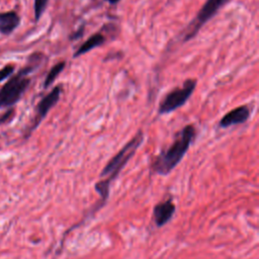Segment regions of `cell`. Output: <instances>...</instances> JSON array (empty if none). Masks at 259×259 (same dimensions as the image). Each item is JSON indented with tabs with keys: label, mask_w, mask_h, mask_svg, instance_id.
<instances>
[{
	"label": "cell",
	"mask_w": 259,
	"mask_h": 259,
	"mask_svg": "<svg viewBox=\"0 0 259 259\" xmlns=\"http://www.w3.org/2000/svg\"><path fill=\"white\" fill-rule=\"evenodd\" d=\"M144 133L143 131L137 132V134L125 143V145L107 162V164L103 167L99 178L100 180L95 183L94 188L96 192L100 196V203L96 206L95 211L102 207L106 202L109 196V189L112 181L119 175L121 170L127 164V162L135 155L137 150L144 142Z\"/></svg>",
	"instance_id": "6da1fadb"
},
{
	"label": "cell",
	"mask_w": 259,
	"mask_h": 259,
	"mask_svg": "<svg viewBox=\"0 0 259 259\" xmlns=\"http://www.w3.org/2000/svg\"><path fill=\"white\" fill-rule=\"evenodd\" d=\"M196 138V127L189 123L184 125L175 136L172 144L162 150L152 163V170L158 175H168L183 159Z\"/></svg>",
	"instance_id": "7a4b0ae2"
},
{
	"label": "cell",
	"mask_w": 259,
	"mask_h": 259,
	"mask_svg": "<svg viewBox=\"0 0 259 259\" xmlns=\"http://www.w3.org/2000/svg\"><path fill=\"white\" fill-rule=\"evenodd\" d=\"M41 57V54H34V60L29 61L25 67L20 69L17 74L11 77L4 84L0 89V107H11L19 101L30 84V78L28 75L33 72L40 63Z\"/></svg>",
	"instance_id": "3957f363"
},
{
	"label": "cell",
	"mask_w": 259,
	"mask_h": 259,
	"mask_svg": "<svg viewBox=\"0 0 259 259\" xmlns=\"http://www.w3.org/2000/svg\"><path fill=\"white\" fill-rule=\"evenodd\" d=\"M197 85L195 79L185 80L180 87H175L170 90L160 101L158 106V113L160 115L168 114L182 107L193 94Z\"/></svg>",
	"instance_id": "277c9868"
},
{
	"label": "cell",
	"mask_w": 259,
	"mask_h": 259,
	"mask_svg": "<svg viewBox=\"0 0 259 259\" xmlns=\"http://www.w3.org/2000/svg\"><path fill=\"white\" fill-rule=\"evenodd\" d=\"M229 0H206L198 10L195 17L189 22L182 33V40L188 41L195 37L201 27L208 22L224 7Z\"/></svg>",
	"instance_id": "5b68a950"
},
{
	"label": "cell",
	"mask_w": 259,
	"mask_h": 259,
	"mask_svg": "<svg viewBox=\"0 0 259 259\" xmlns=\"http://www.w3.org/2000/svg\"><path fill=\"white\" fill-rule=\"evenodd\" d=\"M62 91H63V86L61 84L57 85L50 91V93H48L46 96H44L40 99V101L37 103L35 107V117L30 126L29 133H31L38 126V124L44 120V118H46L49 111L58 103V101L60 100Z\"/></svg>",
	"instance_id": "8992f818"
},
{
	"label": "cell",
	"mask_w": 259,
	"mask_h": 259,
	"mask_svg": "<svg viewBox=\"0 0 259 259\" xmlns=\"http://www.w3.org/2000/svg\"><path fill=\"white\" fill-rule=\"evenodd\" d=\"M251 115V109L248 105H240L229 112H227L219 121V126L226 128L230 127L232 125H237V124H242L245 123Z\"/></svg>",
	"instance_id": "52a82bcc"
},
{
	"label": "cell",
	"mask_w": 259,
	"mask_h": 259,
	"mask_svg": "<svg viewBox=\"0 0 259 259\" xmlns=\"http://www.w3.org/2000/svg\"><path fill=\"white\" fill-rule=\"evenodd\" d=\"M175 212V204L172 197L157 203L153 208V219L157 227H163L173 217Z\"/></svg>",
	"instance_id": "ba28073f"
},
{
	"label": "cell",
	"mask_w": 259,
	"mask_h": 259,
	"mask_svg": "<svg viewBox=\"0 0 259 259\" xmlns=\"http://www.w3.org/2000/svg\"><path fill=\"white\" fill-rule=\"evenodd\" d=\"M20 24V16L15 11L0 12V33L10 34Z\"/></svg>",
	"instance_id": "9c48e42d"
},
{
	"label": "cell",
	"mask_w": 259,
	"mask_h": 259,
	"mask_svg": "<svg viewBox=\"0 0 259 259\" xmlns=\"http://www.w3.org/2000/svg\"><path fill=\"white\" fill-rule=\"evenodd\" d=\"M106 41V36L102 32H95L89 38H87L74 53L73 58H78L95 48L101 47Z\"/></svg>",
	"instance_id": "30bf717a"
},
{
	"label": "cell",
	"mask_w": 259,
	"mask_h": 259,
	"mask_svg": "<svg viewBox=\"0 0 259 259\" xmlns=\"http://www.w3.org/2000/svg\"><path fill=\"white\" fill-rule=\"evenodd\" d=\"M65 67H66V62L65 61H61V62L55 64L51 68V70L47 74V77H46L45 82H44V88L45 89L50 87L55 82V80L58 78V76L64 71Z\"/></svg>",
	"instance_id": "8fae6325"
},
{
	"label": "cell",
	"mask_w": 259,
	"mask_h": 259,
	"mask_svg": "<svg viewBox=\"0 0 259 259\" xmlns=\"http://www.w3.org/2000/svg\"><path fill=\"white\" fill-rule=\"evenodd\" d=\"M50 0H33V14L34 20L38 21L45 13Z\"/></svg>",
	"instance_id": "7c38bea8"
},
{
	"label": "cell",
	"mask_w": 259,
	"mask_h": 259,
	"mask_svg": "<svg viewBox=\"0 0 259 259\" xmlns=\"http://www.w3.org/2000/svg\"><path fill=\"white\" fill-rule=\"evenodd\" d=\"M14 65H6L0 69V82L7 79L14 72Z\"/></svg>",
	"instance_id": "4fadbf2b"
},
{
	"label": "cell",
	"mask_w": 259,
	"mask_h": 259,
	"mask_svg": "<svg viewBox=\"0 0 259 259\" xmlns=\"http://www.w3.org/2000/svg\"><path fill=\"white\" fill-rule=\"evenodd\" d=\"M83 32H84V26L80 27L76 32H73V34H71V35H70V39H73V40L78 39L80 36H82Z\"/></svg>",
	"instance_id": "5bb4252c"
},
{
	"label": "cell",
	"mask_w": 259,
	"mask_h": 259,
	"mask_svg": "<svg viewBox=\"0 0 259 259\" xmlns=\"http://www.w3.org/2000/svg\"><path fill=\"white\" fill-rule=\"evenodd\" d=\"M12 110L10 109V110H8V111H6V113L4 114V115H2L1 116V118H0V122H5L8 118H10V117H12Z\"/></svg>",
	"instance_id": "9a60e30c"
},
{
	"label": "cell",
	"mask_w": 259,
	"mask_h": 259,
	"mask_svg": "<svg viewBox=\"0 0 259 259\" xmlns=\"http://www.w3.org/2000/svg\"><path fill=\"white\" fill-rule=\"evenodd\" d=\"M104 1H106L107 3H109V4H111V5H115V4H117L118 2H120V0H104Z\"/></svg>",
	"instance_id": "2e32d148"
}]
</instances>
